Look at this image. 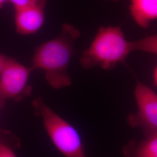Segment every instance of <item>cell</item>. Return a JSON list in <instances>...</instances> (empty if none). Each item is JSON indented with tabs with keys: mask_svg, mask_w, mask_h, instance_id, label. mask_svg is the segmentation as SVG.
<instances>
[{
	"mask_svg": "<svg viewBox=\"0 0 157 157\" xmlns=\"http://www.w3.org/2000/svg\"><path fill=\"white\" fill-rule=\"evenodd\" d=\"M80 36V32L73 26L64 24L57 37L35 50L31 67L43 70L47 82L56 89L67 87L72 83L67 69L74 54L75 42Z\"/></svg>",
	"mask_w": 157,
	"mask_h": 157,
	"instance_id": "1",
	"label": "cell"
},
{
	"mask_svg": "<svg viewBox=\"0 0 157 157\" xmlns=\"http://www.w3.org/2000/svg\"><path fill=\"white\" fill-rule=\"evenodd\" d=\"M131 52L130 42L126 40L121 29L101 26L90 47L83 51L80 63L85 69L99 67L111 69L124 62Z\"/></svg>",
	"mask_w": 157,
	"mask_h": 157,
	"instance_id": "2",
	"label": "cell"
},
{
	"mask_svg": "<svg viewBox=\"0 0 157 157\" xmlns=\"http://www.w3.org/2000/svg\"><path fill=\"white\" fill-rule=\"evenodd\" d=\"M33 107L39 116L53 145L64 157H88L78 130L48 107L41 98L35 99Z\"/></svg>",
	"mask_w": 157,
	"mask_h": 157,
	"instance_id": "3",
	"label": "cell"
},
{
	"mask_svg": "<svg viewBox=\"0 0 157 157\" xmlns=\"http://www.w3.org/2000/svg\"><path fill=\"white\" fill-rule=\"evenodd\" d=\"M33 70L14 59L8 58L0 74V97L2 100L19 101L28 97L32 92L28 80Z\"/></svg>",
	"mask_w": 157,
	"mask_h": 157,
	"instance_id": "4",
	"label": "cell"
},
{
	"mask_svg": "<svg viewBox=\"0 0 157 157\" xmlns=\"http://www.w3.org/2000/svg\"><path fill=\"white\" fill-rule=\"evenodd\" d=\"M135 96L137 112L129 116V124L143 128L148 136L157 133V94L146 84L138 82Z\"/></svg>",
	"mask_w": 157,
	"mask_h": 157,
	"instance_id": "5",
	"label": "cell"
},
{
	"mask_svg": "<svg viewBox=\"0 0 157 157\" xmlns=\"http://www.w3.org/2000/svg\"><path fill=\"white\" fill-rule=\"evenodd\" d=\"M47 0H29L28 3L15 10V25L17 33L29 35L37 32L44 22Z\"/></svg>",
	"mask_w": 157,
	"mask_h": 157,
	"instance_id": "6",
	"label": "cell"
},
{
	"mask_svg": "<svg viewBox=\"0 0 157 157\" xmlns=\"http://www.w3.org/2000/svg\"><path fill=\"white\" fill-rule=\"evenodd\" d=\"M130 11L137 24L143 28L148 27L157 19V0H130Z\"/></svg>",
	"mask_w": 157,
	"mask_h": 157,
	"instance_id": "7",
	"label": "cell"
},
{
	"mask_svg": "<svg viewBox=\"0 0 157 157\" xmlns=\"http://www.w3.org/2000/svg\"><path fill=\"white\" fill-rule=\"evenodd\" d=\"M21 141L11 132L0 130V157H17Z\"/></svg>",
	"mask_w": 157,
	"mask_h": 157,
	"instance_id": "8",
	"label": "cell"
},
{
	"mask_svg": "<svg viewBox=\"0 0 157 157\" xmlns=\"http://www.w3.org/2000/svg\"><path fill=\"white\" fill-rule=\"evenodd\" d=\"M130 157H157V133L148 136L130 154Z\"/></svg>",
	"mask_w": 157,
	"mask_h": 157,
	"instance_id": "9",
	"label": "cell"
},
{
	"mask_svg": "<svg viewBox=\"0 0 157 157\" xmlns=\"http://www.w3.org/2000/svg\"><path fill=\"white\" fill-rule=\"evenodd\" d=\"M132 51H141L157 55V35H152L142 39L130 42Z\"/></svg>",
	"mask_w": 157,
	"mask_h": 157,
	"instance_id": "10",
	"label": "cell"
},
{
	"mask_svg": "<svg viewBox=\"0 0 157 157\" xmlns=\"http://www.w3.org/2000/svg\"><path fill=\"white\" fill-rule=\"evenodd\" d=\"M11 2L13 5L15 6V9L21 8L23 6H26L29 2V0H9Z\"/></svg>",
	"mask_w": 157,
	"mask_h": 157,
	"instance_id": "11",
	"label": "cell"
},
{
	"mask_svg": "<svg viewBox=\"0 0 157 157\" xmlns=\"http://www.w3.org/2000/svg\"><path fill=\"white\" fill-rule=\"evenodd\" d=\"M8 57L5 56L4 55L0 54V74L3 69V67L6 63V61Z\"/></svg>",
	"mask_w": 157,
	"mask_h": 157,
	"instance_id": "12",
	"label": "cell"
},
{
	"mask_svg": "<svg viewBox=\"0 0 157 157\" xmlns=\"http://www.w3.org/2000/svg\"><path fill=\"white\" fill-rule=\"evenodd\" d=\"M154 83L157 86V67L155 68L154 73Z\"/></svg>",
	"mask_w": 157,
	"mask_h": 157,
	"instance_id": "13",
	"label": "cell"
},
{
	"mask_svg": "<svg viewBox=\"0 0 157 157\" xmlns=\"http://www.w3.org/2000/svg\"><path fill=\"white\" fill-rule=\"evenodd\" d=\"M6 1V0H0V8L4 5Z\"/></svg>",
	"mask_w": 157,
	"mask_h": 157,
	"instance_id": "14",
	"label": "cell"
},
{
	"mask_svg": "<svg viewBox=\"0 0 157 157\" xmlns=\"http://www.w3.org/2000/svg\"><path fill=\"white\" fill-rule=\"evenodd\" d=\"M3 102H4V101L2 100V98H1V97H0V107H1V105H2Z\"/></svg>",
	"mask_w": 157,
	"mask_h": 157,
	"instance_id": "15",
	"label": "cell"
},
{
	"mask_svg": "<svg viewBox=\"0 0 157 157\" xmlns=\"http://www.w3.org/2000/svg\"><path fill=\"white\" fill-rule=\"evenodd\" d=\"M111 1H119V0H111Z\"/></svg>",
	"mask_w": 157,
	"mask_h": 157,
	"instance_id": "16",
	"label": "cell"
}]
</instances>
